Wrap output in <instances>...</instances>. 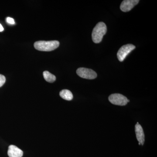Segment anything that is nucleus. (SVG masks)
Masks as SVG:
<instances>
[{
  "mask_svg": "<svg viewBox=\"0 0 157 157\" xmlns=\"http://www.w3.org/2000/svg\"><path fill=\"white\" fill-rule=\"evenodd\" d=\"M135 131L137 140L141 145H143L144 143L145 137L143 129L138 122L135 125Z\"/></svg>",
  "mask_w": 157,
  "mask_h": 157,
  "instance_id": "0eeeda50",
  "label": "nucleus"
},
{
  "mask_svg": "<svg viewBox=\"0 0 157 157\" xmlns=\"http://www.w3.org/2000/svg\"><path fill=\"white\" fill-rule=\"evenodd\" d=\"M43 76L46 81L48 82H53L56 80V77L47 71H45L43 73Z\"/></svg>",
  "mask_w": 157,
  "mask_h": 157,
  "instance_id": "9d476101",
  "label": "nucleus"
},
{
  "mask_svg": "<svg viewBox=\"0 0 157 157\" xmlns=\"http://www.w3.org/2000/svg\"><path fill=\"white\" fill-rule=\"evenodd\" d=\"M4 30V28L3 27L2 25L0 24V32H3Z\"/></svg>",
  "mask_w": 157,
  "mask_h": 157,
  "instance_id": "ddd939ff",
  "label": "nucleus"
},
{
  "mask_svg": "<svg viewBox=\"0 0 157 157\" xmlns=\"http://www.w3.org/2000/svg\"><path fill=\"white\" fill-rule=\"evenodd\" d=\"M8 154L9 157H22L23 152L17 146L11 145L9 146Z\"/></svg>",
  "mask_w": 157,
  "mask_h": 157,
  "instance_id": "6e6552de",
  "label": "nucleus"
},
{
  "mask_svg": "<svg viewBox=\"0 0 157 157\" xmlns=\"http://www.w3.org/2000/svg\"><path fill=\"white\" fill-rule=\"evenodd\" d=\"M6 21L9 24L14 25L15 24L14 19L10 17H8L6 18Z\"/></svg>",
  "mask_w": 157,
  "mask_h": 157,
  "instance_id": "f8f14e48",
  "label": "nucleus"
},
{
  "mask_svg": "<svg viewBox=\"0 0 157 157\" xmlns=\"http://www.w3.org/2000/svg\"><path fill=\"white\" fill-rule=\"evenodd\" d=\"M109 101L111 104L119 106H125L129 102L126 97L119 94H114L110 95Z\"/></svg>",
  "mask_w": 157,
  "mask_h": 157,
  "instance_id": "7ed1b4c3",
  "label": "nucleus"
},
{
  "mask_svg": "<svg viewBox=\"0 0 157 157\" xmlns=\"http://www.w3.org/2000/svg\"><path fill=\"white\" fill-rule=\"evenodd\" d=\"M76 73L78 76L86 79H94L97 77V74L94 71L87 68H78L76 70Z\"/></svg>",
  "mask_w": 157,
  "mask_h": 157,
  "instance_id": "39448f33",
  "label": "nucleus"
},
{
  "mask_svg": "<svg viewBox=\"0 0 157 157\" xmlns=\"http://www.w3.org/2000/svg\"><path fill=\"white\" fill-rule=\"evenodd\" d=\"M6 81V77L4 75L0 74V87L5 84Z\"/></svg>",
  "mask_w": 157,
  "mask_h": 157,
  "instance_id": "9b49d317",
  "label": "nucleus"
},
{
  "mask_svg": "<svg viewBox=\"0 0 157 157\" xmlns=\"http://www.w3.org/2000/svg\"><path fill=\"white\" fill-rule=\"evenodd\" d=\"M107 28L105 24L100 22L97 24L93 29L92 38L93 42L99 43L101 42L104 35L107 33Z\"/></svg>",
  "mask_w": 157,
  "mask_h": 157,
  "instance_id": "f257e3e1",
  "label": "nucleus"
},
{
  "mask_svg": "<svg viewBox=\"0 0 157 157\" xmlns=\"http://www.w3.org/2000/svg\"><path fill=\"white\" fill-rule=\"evenodd\" d=\"M135 48V46L132 44H127L122 46L118 51L117 53L119 60L120 62L123 61L127 56Z\"/></svg>",
  "mask_w": 157,
  "mask_h": 157,
  "instance_id": "20e7f679",
  "label": "nucleus"
},
{
  "mask_svg": "<svg viewBox=\"0 0 157 157\" xmlns=\"http://www.w3.org/2000/svg\"><path fill=\"white\" fill-rule=\"evenodd\" d=\"M60 96L67 101H71L73 99V95L70 90H63L59 93Z\"/></svg>",
  "mask_w": 157,
  "mask_h": 157,
  "instance_id": "1a4fd4ad",
  "label": "nucleus"
},
{
  "mask_svg": "<svg viewBox=\"0 0 157 157\" xmlns=\"http://www.w3.org/2000/svg\"><path fill=\"white\" fill-rule=\"evenodd\" d=\"M139 0H124L121 4L120 9L123 12H128L139 3Z\"/></svg>",
  "mask_w": 157,
  "mask_h": 157,
  "instance_id": "423d86ee",
  "label": "nucleus"
},
{
  "mask_svg": "<svg viewBox=\"0 0 157 157\" xmlns=\"http://www.w3.org/2000/svg\"><path fill=\"white\" fill-rule=\"evenodd\" d=\"M34 47L37 50L41 51L49 52L56 49L59 45V41H39L34 43Z\"/></svg>",
  "mask_w": 157,
  "mask_h": 157,
  "instance_id": "f03ea898",
  "label": "nucleus"
}]
</instances>
